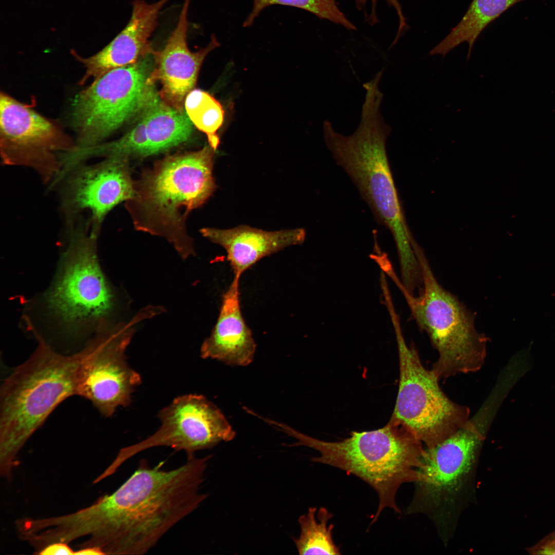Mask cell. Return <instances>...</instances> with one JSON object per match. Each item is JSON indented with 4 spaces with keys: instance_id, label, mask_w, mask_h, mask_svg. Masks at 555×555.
<instances>
[{
    "instance_id": "19",
    "label": "cell",
    "mask_w": 555,
    "mask_h": 555,
    "mask_svg": "<svg viewBox=\"0 0 555 555\" xmlns=\"http://www.w3.org/2000/svg\"><path fill=\"white\" fill-rule=\"evenodd\" d=\"M140 113L146 124L145 157L180 145L192 135L193 124L186 112L164 102L155 87Z\"/></svg>"
},
{
    "instance_id": "7",
    "label": "cell",
    "mask_w": 555,
    "mask_h": 555,
    "mask_svg": "<svg viewBox=\"0 0 555 555\" xmlns=\"http://www.w3.org/2000/svg\"><path fill=\"white\" fill-rule=\"evenodd\" d=\"M153 66L152 53L107 72L75 96L71 123L78 142L71 152L99 144L141 112L155 87L150 80Z\"/></svg>"
},
{
    "instance_id": "20",
    "label": "cell",
    "mask_w": 555,
    "mask_h": 555,
    "mask_svg": "<svg viewBox=\"0 0 555 555\" xmlns=\"http://www.w3.org/2000/svg\"><path fill=\"white\" fill-rule=\"evenodd\" d=\"M523 1L473 0L460 22L429 54L445 57L459 44L467 42L469 45L468 60L474 44L483 30L511 7Z\"/></svg>"
},
{
    "instance_id": "16",
    "label": "cell",
    "mask_w": 555,
    "mask_h": 555,
    "mask_svg": "<svg viewBox=\"0 0 555 555\" xmlns=\"http://www.w3.org/2000/svg\"><path fill=\"white\" fill-rule=\"evenodd\" d=\"M169 1L149 4L144 0H135L128 23L102 50L87 58L80 56L72 50L71 53L85 68L81 83L89 79L94 81L111 70L134 64L153 53L150 38L157 27L160 10Z\"/></svg>"
},
{
    "instance_id": "14",
    "label": "cell",
    "mask_w": 555,
    "mask_h": 555,
    "mask_svg": "<svg viewBox=\"0 0 555 555\" xmlns=\"http://www.w3.org/2000/svg\"><path fill=\"white\" fill-rule=\"evenodd\" d=\"M191 0H184L177 25L163 48L153 53L150 80L159 82V94L168 105L183 110L187 95L195 88L198 73L207 55L220 44L214 34L205 48L192 52L188 47V11Z\"/></svg>"
},
{
    "instance_id": "8",
    "label": "cell",
    "mask_w": 555,
    "mask_h": 555,
    "mask_svg": "<svg viewBox=\"0 0 555 555\" xmlns=\"http://www.w3.org/2000/svg\"><path fill=\"white\" fill-rule=\"evenodd\" d=\"M394 331L400 376L391 420L412 433L424 448H431L464 426L470 420V411L443 393L438 376L422 365L415 347L406 344L401 327H395Z\"/></svg>"
},
{
    "instance_id": "1",
    "label": "cell",
    "mask_w": 555,
    "mask_h": 555,
    "mask_svg": "<svg viewBox=\"0 0 555 555\" xmlns=\"http://www.w3.org/2000/svg\"><path fill=\"white\" fill-rule=\"evenodd\" d=\"M211 457L187 456L171 470L162 469L163 462L151 468L141 460L112 494L73 513L48 517L49 539L68 544L87 537L79 549L95 548L103 554L146 553L207 498L200 487Z\"/></svg>"
},
{
    "instance_id": "22",
    "label": "cell",
    "mask_w": 555,
    "mask_h": 555,
    "mask_svg": "<svg viewBox=\"0 0 555 555\" xmlns=\"http://www.w3.org/2000/svg\"><path fill=\"white\" fill-rule=\"evenodd\" d=\"M184 108L193 124L206 135L209 144L216 150L220 143L217 132L224 119L220 103L208 92L194 88L186 96Z\"/></svg>"
},
{
    "instance_id": "18",
    "label": "cell",
    "mask_w": 555,
    "mask_h": 555,
    "mask_svg": "<svg viewBox=\"0 0 555 555\" xmlns=\"http://www.w3.org/2000/svg\"><path fill=\"white\" fill-rule=\"evenodd\" d=\"M239 279L234 277L223 295L216 323L201 347L202 358L231 366H247L253 360L256 344L241 312Z\"/></svg>"
},
{
    "instance_id": "6",
    "label": "cell",
    "mask_w": 555,
    "mask_h": 555,
    "mask_svg": "<svg viewBox=\"0 0 555 555\" xmlns=\"http://www.w3.org/2000/svg\"><path fill=\"white\" fill-rule=\"evenodd\" d=\"M414 250L423 278L419 295L411 294L401 282L396 286L438 353L432 369L439 379L477 372L485 362L488 338L476 330L473 313L438 282L417 244Z\"/></svg>"
},
{
    "instance_id": "2",
    "label": "cell",
    "mask_w": 555,
    "mask_h": 555,
    "mask_svg": "<svg viewBox=\"0 0 555 555\" xmlns=\"http://www.w3.org/2000/svg\"><path fill=\"white\" fill-rule=\"evenodd\" d=\"M383 97L365 96L360 123L349 136L337 133L328 120L323 123L326 145L337 163L348 175L375 219L391 232L400 267L414 266L417 258L414 239L405 220L389 163L386 141L392 128L381 114Z\"/></svg>"
},
{
    "instance_id": "21",
    "label": "cell",
    "mask_w": 555,
    "mask_h": 555,
    "mask_svg": "<svg viewBox=\"0 0 555 555\" xmlns=\"http://www.w3.org/2000/svg\"><path fill=\"white\" fill-rule=\"evenodd\" d=\"M333 516L324 507L318 511L310 507L299 519L300 534L293 541L300 554H340V548L334 542L332 531L334 525H327Z\"/></svg>"
},
{
    "instance_id": "13",
    "label": "cell",
    "mask_w": 555,
    "mask_h": 555,
    "mask_svg": "<svg viewBox=\"0 0 555 555\" xmlns=\"http://www.w3.org/2000/svg\"><path fill=\"white\" fill-rule=\"evenodd\" d=\"M0 139L5 162L31 165L46 175L56 176L59 171L55 152L73 148L55 123L3 92L0 96Z\"/></svg>"
},
{
    "instance_id": "9",
    "label": "cell",
    "mask_w": 555,
    "mask_h": 555,
    "mask_svg": "<svg viewBox=\"0 0 555 555\" xmlns=\"http://www.w3.org/2000/svg\"><path fill=\"white\" fill-rule=\"evenodd\" d=\"M161 312L159 306H149L127 322L112 327L102 323L80 351L78 395L89 400L102 415L112 416L118 407L131 403L141 378L128 365L125 352L137 324Z\"/></svg>"
},
{
    "instance_id": "23",
    "label": "cell",
    "mask_w": 555,
    "mask_h": 555,
    "mask_svg": "<svg viewBox=\"0 0 555 555\" xmlns=\"http://www.w3.org/2000/svg\"><path fill=\"white\" fill-rule=\"evenodd\" d=\"M253 7L243 23L244 27H250L261 12L273 5L292 6L306 10L321 19L328 20L343 26L348 30L356 27L339 9L335 0H253Z\"/></svg>"
},
{
    "instance_id": "3",
    "label": "cell",
    "mask_w": 555,
    "mask_h": 555,
    "mask_svg": "<svg viewBox=\"0 0 555 555\" xmlns=\"http://www.w3.org/2000/svg\"><path fill=\"white\" fill-rule=\"evenodd\" d=\"M214 151L209 144L157 161L134 182V194L126 201L135 228L165 238L183 259L195 254L186 219L216 187Z\"/></svg>"
},
{
    "instance_id": "25",
    "label": "cell",
    "mask_w": 555,
    "mask_h": 555,
    "mask_svg": "<svg viewBox=\"0 0 555 555\" xmlns=\"http://www.w3.org/2000/svg\"><path fill=\"white\" fill-rule=\"evenodd\" d=\"M527 551L530 554H555V530L527 548Z\"/></svg>"
},
{
    "instance_id": "27",
    "label": "cell",
    "mask_w": 555,
    "mask_h": 555,
    "mask_svg": "<svg viewBox=\"0 0 555 555\" xmlns=\"http://www.w3.org/2000/svg\"><path fill=\"white\" fill-rule=\"evenodd\" d=\"M102 552L95 548H84L75 551V555H101Z\"/></svg>"
},
{
    "instance_id": "24",
    "label": "cell",
    "mask_w": 555,
    "mask_h": 555,
    "mask_svg": "<svg viewBox=\"0 0 555 555\" xmlns=\"http://www.w3.org/2000/svg\"><path fill=\"white\" fill-rule=\"evenodd\" d=\"M357 1V0H356ZM386 3L395 10L399 19V27L397 35H402L405 31L408 29V25L406 24L405 17L398 0H384ZM378 0H371L372 10L371 15L369 16L368 21L371 24H374L378 22L376 15V5Z\"/></svg>"
},
{
    "instance_id": "5",
    "label": "cell",
    "mask_w": 555,
    "mask_h": 555,
    "mask_svg": "<svg viewBox=\"0 0 555 555\" xmlns=\"http://www.w3.org/2000/svg\"><path fill=\"white\" fill-rule=\"evenodd\" d=\"M280 431L297 441L288 446H303L317 450L311 461L337 468L371 486L379 498L377 510L370 525L385 508L400 513L396 503L399 487L415 482L424 447L412 433L390 420L382 428L353 432L348 438L326 441L307 436L281 423Z\"/></svg>"
},
{
    "instance_id": "15",
    "label": "cell",
    "mask_w": 555,
    "mask_h": 555,
    "mask_svg": "<svg viewBox=\"0 0 555 555\" xmlns=\"http://www.w3.org/2000/svg\"><path fill=\"white\" fill-rule=\"evenodd\" d=\"M128 159L109 157L103 161L82 168L69 180L65 202L74 210H87L91 214L96 232L107 214L115 206L134 194Z\"/></svg>"
},
{
    "instance_id": "12",
    "label": "cell",
    "mask_w": 555,
    "mask_h": 555,
    "mask_svg": "<svg viewBox=\"0 0 555 555\" xmlns=\"http://www.w3.org/2000/svg\"><path fill=\"white\" fill-rule=\"evenodd\" d=\"M161 424L152 435L120 450L105 470L109 476L125 461L142 451L155 447H169L183 450L187 456L199 450L229 441L235 432L217 406L200 395L180 396L158 414Z\"/></svg>"
},
{
    "instance_id": "11",
    "label": "cell",
    "mask_w": 555,
    "mask_h": 555,
    "mask_svg": "<svg viewBox=\"0 0 555 555\" xmlns=\"http://www.w3.org/2000/svg\"><path fill=\"white\" fill-rule=\"evenodd\" d=\"M96 234L92 231L73 235L47 297L50 309L69 326L104 322L113 307L112 291L97 258Z\"/></svg>"
},
{
    "instance_id": "26",
    "label": "cell",
    "mask_w": 555,
    "mask_h": 555,
    "mask_svg": "<svg viewBox=\"0 0 555 555\" xmlns=\"http://www.w3.org/2000/svg\"><path fill=\"white\" fill-rule=\"evenodd\" d=\"M38 554L43 555H72L75 554V551L72 550L68 544L58 542L47 545Z\"/></svg>"
},
{
    "instance_id": "17",
    "label": "cell",
    "mask_w": 555,
    "mask_h": 555,
    "mask_svg": "<svg viewBox=\"0 0 555 555\" xmlns=\"http://www.w3.org/2000/svg\"><path fill=\"white\" fill-rule=\"evenodd\" d=\"M200 232L225 249L234 277L238 278L262 258L302 244L306 237L302 228L266 231L244 225L229 229L203 228Z\"/></svg>"
},
{
    "instance_id": "10",
    "label": "cell",
    "mask_w": 555,
    "mask_h": 555,
    "mask_svg": "<svg viewBox=\"0 0 555 555\" xmlns=\"http://www.w3.org/2000/svg\"><path fill=\"white\" fill-rule=\"evenodd\" d=\"M486 423L481 417L470 419L440 443L424 448L410 512L448 514L456 507L472 482Z\"/></svg>"
},
{
    "instance_id": "4",
    "label": "cell",
    "mask_w": 555,
    "mask_h": 555,
    "mask_svg": "<svg viewBox=\"0 0 555 555\" xmlns=\"http://www.w3.org/2000/svg\"><path fill=\"white\" fill-rule=\"evenodd\" d=\"M80 352L65 356L44 342L5 379L0 390V473L9 478L16 457L54 409L78 395Z\"/></svg>"
}]
</instances>
